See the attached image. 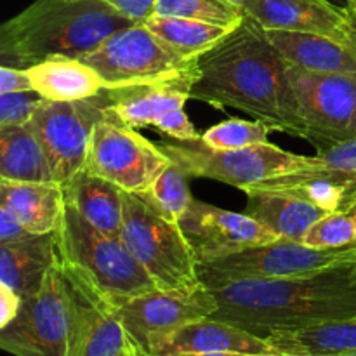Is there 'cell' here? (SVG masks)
Instances as JSON below:
<instances>
[{
	"instance_id": "1",
	"label": "cell",
	"mask_w": 356,
	"mask_h": 356,
	"mask_svg": "<svg viewBox=\"0 0 356 356\" xmlns=\"http://www.w3.org/2000/svg\"><path fill=\"white\" fill-rule=\"evenodd\" d=\"M191 99L216 110L235 108L271 131L308 141L289 65L270 44L263 26L247 14L225 40L198 58Z\"/></svg>"
},
{
	"instance_id": "2",
	"label": "cell",
	"mask_w": 356,
	"mask_h": 356,
	"mask_svg": "<svg viewBox=\"0 0 356 356\" xmlns=\"http://www.w3.org/2000/svg\"><path fill=\"white\" fill-rule=\"evenodd\" d=\"M218 301L211 318L266 337L356 316V263L280 280H238L209 287Z\"/></svg>"
},
{
	"instance_id": "3",
	"label": "cell",
	"mask_w": 356,
	"mask_h": 356,
	"mask_svg": "<svg viewBox=\"0 0 356 356\" xmlns=\"http://www.w3.org/2000/svg\"><path fill=\"white\" fill-rule=\"evenodd\" d=\"M132 23L101 0H35L2 24L0 58L23 70L56 56L80 59Z\"/></svg>"
},
{
	"instance_id": "4",
	"label": "cell",
	"mask_w": 356,
	"mask_h": 356,
	"mask_svg": "<svg viewBox=\"0 0 356 356\" xmlns=\"http://www.w3.org/2000/svg\"><path fill=\"white\" fill-rule=\"evenodd\" d=\"M54 238L59 261L86 275L115 305L156 289L120 236L90 226L66 204Z\"/></svg>"
},
{
	"instance_id": "5",
	"label": "cell",
	"mask_w": 356,
	"mask_h": 356,
	"mask_svg": "<svg viewBox=\"0 0 356 356\" xmlns=\"http://www.w3.org/2000/svg\"><path fill=\"white\" fill-rule=\"evenodd\" d=\"M122 242L156 289H188L202 284L198 259L176 222L155 211L141 195L124 191Z\"/></svg>"
},
{
	"instance_id": "6",
	"label": "cell",
	"mask_w": 356,
	"mask_h": 356,
	"mask_svg": "<svg viewBox=\"0 0 356 356\" xmlns=\"http://www.w3.org/2000/svg\"><path fill=\"white\" fill-rule=\"evenodd\" d=\"M188 176L219 181L245 191L273 177L308 169L313 156L296 155L280 146L264 143L242 149H214L198 141L156 143Z\"/></svg>"
},
{
	"instance_id": "7",
	"label": "cell",
	"mask_w": 356,
	"mask_h": 356,
	"mask_svg": "<svg viewBox=\"0 0 356 356\" xmlns=\"http://www.w3.org/2000/svg\"><path fill=\"white\" fill-rule=\"evenodd\" d=\"M350 263H353V247L322 250L296 240H277L211 263L198 264V273L207 287H216L238 280L302 277Z\"/></svg>"
},
{
	"instance_id": "8",
	"label": "cell",
	"mask_w": 356,
	"mask_h": 356,
	"mask_svg": "<svg viewBox=\"0 0 356 356\" xmlns=\"http://www.w3.org/2000/svg\"><path fill=\"white\" fill-rule=\"evenodd\" d=\"M72 302L56 263L33 296L23 298L17 315L0 329V346L14 356H68Z\"/></svg>"
},
{
	"instance_id": "9",
	"label": "cell",
	"mask_w": 356,
	"mask_h": 356,
	"mask_svg": "<svg viewBox=\"0 0 356 356\" xmlns=\"http://www.w3.org/2000/svg\"><path fill=\"white\" fill-rule=\"evenodd\" d=\"M169 163L170 159L156 143L104 115L92 129L83 169L117 184L122 191L143 195Z\"/></svg>"
},
{
	"instance_id": "10",
	"label": "cell",
	"mask_w": 356,
	"mask_h": 356,
	"mask_svg": "<svg viewBox=\"0 0 356 356\" xmlns=\"http://www.w3.org/2000/svg\"><path fill=\"white\" fill-rule=\"evenodd\" d=\"M289 79L318 152L356 138V73H318L289 66Z\"/></svg>"
},
{
	"instance_id": "11",
	"label": "cell",
	"mask_w": 356,
	"mask_h": 356,
	"mask_svg": "<svg viewBox=\"0 0 356 356\" xmlns=\"http://www.w3.org/2000/svg\"><path fill=\"white\" fill-rule=\"evenodd\" d=\"M61 268L72 302L68 356H141L146 353L125 330L117 305L79 270L63 263Z\"/></svg>"
},
{
	"instance_id": "12",
	"label": "cell",
	"mask_w": 356,
	"mask_h": 356,
	"mask_svg": "<svg viewBox=\"0 0 356 356\" xmlns=\"http://www.w3.org/2000/svg\"><path fill=\"white\" fill-rule=\"evenodd\" d=\"M103 118V92L80 101L47 99L33 115L30 125L59 184H66L83 170L90 134L94 125Z\"/></svg>"
},
{
	"instance_id": "13",
	"label": "cell",
	"mask_w": 356,
	"mask_h": 356,
	"mask_svg": "<svg viewBox=\"0 0 356 356\" xmlns=\"http://www.w3.org/2000/svg\"><path fill=\"white\" fill-rule=\"evenodd\" d=\"M80 59L99 73L106 89L149 82L190 63L172 54L145 23L115 31Z\"/></svg>"
},
{
	"instance_id": "14",
	"label": "cell",
	"mask_w": 356,
	"mask_h": 356,
	"mask_svg": "<svg viewBox=\"0 0 356 356\" xmlns=\"http://www.w3.org/2000/svg\"><path fill=\"white\" fill-rule=\"evenodd\" d=\"M117 309L129 336L146 351L155 337L174 332L191 322L211 318L218 312V301L202 282L188 289H155L120 302Z\"/></svg>"
},
{
	"instance_id": "15",
	"label": "cell",
	"mask_w": 356,
	"mask_h": 356,
	"mask_svg": "<svg viewBox=\"0 0 356 356\" xmlns=\"http://www.w3.org/2000/svg\"><path fill=\"white\" fill-rule=\"evenodd\" d=\"M179 226L197 256L198 264L280 240L245 212L225 211L195 198Z\"/></svg>"
},
{
	"instance_id": "16",
	"label": "cell",
	"mask_w": 356,
	"mask_h": 356,
	"mask_svg": "<svg viewBox=\"0 0 356 356\" xmlns=\"http://www.w3.org/2000/svg\"><path fill=\"white\" fill-rule=\"evenodd\" d=\"M198 79V59L149 82L104 89V115L132 129L156 127L167 113L184 108Z\"/></svg>"
},
{
	"instance_id": "17",
	"label": "cell",
	"mask_w": 356,
	"mask_h": 356,
	"mask_svg": "<svg viewBox=\"0 0 356 356\" xmlns=\"http://www.w3.org/2000/svg\"><path fill=\"white\" fill-rule=\"evenodd\" d=\"M146 353L149 356L184 353H240L252 356H280L266 337L249 332L216 318L191 322L174 332L155 337Z\"/></svg>"
},
{
	"instance_id": "18",
	"label": "cell",
	"mask_w": 356,
	"mask_h": 356,
	"mask_svg": "<svg viewBox=\"0 0 356 356\" xmlns=\"http://www.w3.org/2000/svg\"><path fill=\"white\" fill-rule=\"evenodd\" d=\"M245 14L266 30L309 31L343 42L348 9L327 0H249Z\"/></svg>"
},
{
	"instance_id": "19",
	"label": "cell",
	"mask_w": 356,
	"mask_h": 356,
	"mask_svg": "<svg viewBox=\"0 0 356 356\" xmlns=\"http://www.w3.org/2000/svg\"><path fill=\"white\" fill-rule=\"evenodd\" d=\"M263 30L289 66L318 73H356L353 52L336 38L309 31Z\"/></svg>"
},
{
	"instance_id": "20",
	"label": "cell",
	"mask_w": 356,
	"mask_h": 356,
	"mask_svg": "<svg viewBox=\"0 0 356 356\" xmlns=\"http://www.w3.org/2000/svg\"><path fill=\"white\" fill-rule=\"evenodd\" d=\"M59 261L54 233L26 235L0 245V284L13 289L21 298L33 296L45 277Z\"/></svg>"
},
{
	"instance_id": "21",
	"label": "cell",
	"mask_w": 356,
	"mask_h": 356,
	"mask_svg": "<svg viewBox=\"0 0 356 356\" xmlns=\"http://www.w3.org/2000/svg\"><path fill=\"white\" fill-rule=\"evenodd\" d=\"M0 207H6L30 235H49L56 232L65 209L63 184L0 179Z\"/></svg>"
},
{
	"instance_id": "22",
	"label": "cell",
	"mask_w": 356,
	"mask_h": 356,
	"mask_svg": "<svg viewBox=\"0 0 356 356\" xmlns=\"http://www.w3.org/2000/svg\"><path fill=\"white\" fill-rule=\"evenodd\" d=\"M63 193L65 204L83 221L108 235L120 236L124 222V191L117 184L83 169L63 184Z\"/></svg>"
},
{
	"instance_id": "23",
	"label": "cell",
	"mask_w": 356,
	"mask_h": 356,
	"mask_svg": "<svg viewBox=\"0 0 356 356\" xmlns=\"http://www.w3.org/2000/svg\"><path fill=\"white\" fill-rule=\"evenodd\" d=\"M245 193L249 197L245 214L257 219L280 240L301 242L306 232L318 219L329 214L323 209L291 197V195L266 191L256 186L245 190Z\"/></svg>"
},
{
	"instance_id": "24",
	"label": "cell",
	"mask_w": 356,
	"mask_h": 356,
	"mask_svg": "<svg viewBox=\"0 0 356 356\" xmlns=\"http://www.w3.org/2000/svg\"><path fill=\"white\" fill-rule=\"evenodd\" d=\"M33 89L49 101H80L106 89L99 73L79 58L56 56L26 68Z\"/></svg>"
},
{
	"instance_id": "25",
	"label": "cell",
	"mask_w": 356,
	"mask_h": 356,
	"mask_svg": "<svg viewBox=\"0 0 356 356\" xmlns=\"http://www.w3.org/2000/svg\"><path fill=\"white\" fill-rule=\"evenodd\" d=\"M280 356H343L356 353V316L266 336Z\"/></svg>"
},
{
	"instance_id": "26",
	"label": "cell",
	"mask_w": 356,
	"mask_h": 356,
	"mask_svg": "<svg viewBox=\"0 0 356 356\" xmlns=\"http://www.w3.org/2000/svg\"><path fill=\"white\" fill-rule=\"evenodd\" d=\"M0 179L58 183L51 162L30 124L0 127Z\"/></svg>"
},
{
	"instance_id": "27",
	"label": "cell",
	"mask_w": 356,
	"mask_h": 356,
	"mask_svg": "<svg viewBox=\"0 0 356 356\" xmlns=\"http://www.w3.org/2000/svg\"><path fill=\"white\" fill-rule=\"evenodd\" d=\"M145 24L172 54L183 61H195L214 49L235 30V28L219 26L204 21L155 16V14L149 16Z\"/></svg>"
},
{
	"instance_id": "28",
	"label": "cell",
	"mask_w": 356,
	"mask_h": 356,
	"mask_svg": "<svg viewBox=\"0 0 356 356\" xmlns=\"http://www.w3.org/2000/svg\"><path fill=\"white\" fill-rule=\"evenodd\" d=\"M256 188L291 195V197L316 205L327 212L341 211L348 195L346 184L341 183L334 174L318 169V167H308V169L298 170V172L273 177L270 181L256 184Z\"/></svg>"
},
{
	"instance_id": "29",
	"label": "cell",
	"mask_w": 356,
	"mask_h": 356,
	"mask_svg": "<svg viewBox=\"0 0 356 356\" xmlns=\"http://www.w3.org/2000/svg\"><path fill=\"white\" fill-rule=\"evenodd\" d=\"M188 177L190 176L176 162L170 160L169 165L156 177L152 188L146 193H143L141 197L159 214L169 219L170 222L179 225L181 219L184 218V214L190 209L191 202H193L190 186H188Z\"/></svg>"
},
{
	"instance_id": "30",
	"label": "cell",
	"mask_w": 356,
	"mask_h": 356,
	"mask_svg": "<svg viewBox=\"0 0 356 356\" xmlns=\"http://www.w3.org/2000/svg\"><path fill=\"white\" fill-rule=\"evenodd\" d=\"M153 14L186 17L226 28H236L245 19L243 7L236 6L232 0H159Z\"/></svg>"
},
{
	"instance_id": "31",
	"label": "cell",
	"mask_w": 356,
	"mask_h": 356,
	"mask_svg": "<svg viewBox=\"0 0 356 356\" xmlns=\"http://www.w3.org/2000/svg\"><path fill=\"white\" fill-rule=\"evenodd\" d=\"M271 129L257 120L228 118L202 134V143L214 149H242L249 146L264 145Z\"/></svg>"
},
{
	"instance_id": "32",
	"label": "cell",
	"mask_w": 356,
	"mask_h": 356,
	"mask_svg": "<svg viewBox=\"0 0 356 356\" xmlns=\"http://www.w3.org/2000/svg\"><path fill=\"white\" fill-rule=\"evenodd\" d=\"M301 242L322 250L356 247V219L346 211L329 212L306 232Z\"/></svg>"
},
{
	"instance_id": "33",
	"label": "cell",
	"mask_w": 356,
	"mask_h": 356,
	"mask_svg": "<svg viewBox=\"0 0 356 356\" xmlns=\"http://www.w3.org/2000/svg\"><path fill=\"white\" fill-rule=\"evenodd\" d=\"M47 101L37 90L0 94V127L26 125L37 113L38 108Z\"/></svg>"
},
{
	"instance_id": "34",
	"label": "cell",
	"mask_w": 356,
	"mask_h": 356,
	"mask_svg": "<svg viewBox=\"0 0 356 356\" xmlns=\"http://www.w3.org/2000/svg\"><path fill=\"white\" fill-rule=\"evenodd\" d=\"M155 129H159L162 134L172 138L174 141L191 143V141H198V139L202 138V134H198L195 125L191 124V120L188 118L184 108L167 113L165 117L156 124Z\"/></svg>"
},
{
	"instance_id": "35",
	"label": "cell",
	"mask_w": 356,
	"mask_h": 356,
	"mask_svg": "<svg viewBox=\"0 0 356 356\" xmlns=\"http://www.w3.org/2000/svg\"><path fill=\"white\" fill-rule=\"evenodd\" d=\"M101 2L108 3L117 13H120L122 16L134 21V23H145L153 14V9H155L159 0H101Z\"/></svg>"
},
{
	"instance_id": "36",
	"label": "cell",
	"mask_w": 356,
	"mask_h": 356,
	"mask_svg": "<svg viewBox=\"0 0 356 356\" xmlns=\"http://www.w3.org/2000/svg\"><path fill=\"white\" fill-rule=\"evenodd\" d=\"M35 90L30 75L23 68L0 65V94Z\"/></svg>"
},
{
	"instance_id": "37",
	"label": "cell",
	"mask_w": 356,
	"mask_h": 356,
	"mask_svg": "<svg viewBox=\"0 0 356 356\" xmlns=\"http://www.w3.org/2000/svg\"><path fill=\"white\" fill-rule=\"evenodd\" d=\"M26 235H30V233L21 226V222L6 207H0V245L16 242Z\"/></svg>"
},
{
	"instance_id": "38",
	"label": "cell",
	"mask_w": 356,
	"mask_h": 356,
	"mask_svg": "<svg viewBox=\"0 0 356 356\" xmlns=\"http://www.w3.org/2000/svg\"><path fill=\"white\" fill-rule=\"evenodd\" d=\"M21 301H23V298L19 294H16L7 285L0 284V329L6 327L17 315Z\"/></svg>"
},
{
	"instance_id": "39",
	"label": "cell",
	"mask_w": 356,
	"mask_h": 356,
	"mask_svg": "<svg viewBox=\"0 0 356 356\" xmlns=\"http://www.w3.org/2000/svg\"><path fill=\"white\" fill-rule=\"evenodd\" d=\"M343 44L353 52V56L356 58V16L350 9H348V23L346 28H344Z\"/></svg>"
},
{
	"instance_id": "40",
	"label": "cell",
	"mask_w": 356,
	"mask_h": 356,
	"mask_svg": "<svg viewBox=\"0 0 356 356\" xmlns=\"http://www.w3.org/2000/svg\"><path fill=\"white\" fill-rule=\"evenodd\" d=\"M163 356H252L240 353H184V355H163Z\"/></svg>"
},
{
	"instance_id": "41",
	"label": "cell",
	"mask_w": 356,
	"mask_h": 356,
	"mask_svg": "<svg viewBox=\"0 0 356 356\" xmlns=\"http://www.w3.org/2000/svg\"><path fill=\"white\" fill-rule=\"evenodd\" d=\"M356 200V184L353 188H350V191H348V195H346V200H344V204H343V209H341V211H344V209L348 207V205L351 204V202H355Z\"/></svg>"
},
{
	"instance_id": "42",
	"label": "cell",
	"mask_w": 356,
	"mask_h": 356,
	"mask_svg": "<svg viewBox=\"0 0 356 356\" xmlns=\"http://www.w3.org/2000/svg\"><path fill=\"white\" fill-rule=\"evenodd\" d=\"M327 2L334 3V6L341 7V9H348V6H350L351 0H327Z\"/></svg>"
},
{
	"instance_id": "43",
	"label": "cell",
	"mask_w": 356,
	"mask_h": 356,
	"mask_svg": "<svg viewBox=\"0 0 356 356\" xmlns=\"http://www.w3.org/2000/svg\"><path fill=\"white\" fill-rule=\"evenodd\" d=\"M344 211L350 212V214H353V218L356 219V200H355V202H351V204L348 205V207L344 209Z\"/></svg>"
},
{
	"instance_id": "44",
	"label": "cell",
	"mask_w": 356,
	"mask_h": 356,
	"mask_svg": "<svg viewBox=\"0 0 356 356\" xmlns=\"http://www.w3.org/2000/svg\"><path fill=\"white\" fill-rule=\"evenodd\" d=\"M348 9H350L351 13H353L355 16H356V0H351V2H350V6H348Z\"/></svg>"
},
{
	"instance_id": "45",
	"label": "cell",
	"mask_w": 356,
	"mask_h": 356,
	"mask_svg": "<svg viewBox=\"0 0 356 356\" xmlns=\"http://www.w3.org/2000/svg\"><path fill=\"white\" fill-rule=\"evenodd\" d=\"M233 3H236V6H240V7H245V3L249 2V0H232Z\"/></svg>"
},
{
	"instance_id": "46",
	"label": "cell",
	"mask_w": 356,
	"mask_h": 356,
	"mask_svg": "<svg viewBox=\"0 0 356 356\" xmlns=\"http://www.w3.org/2000/svg\"><path fill=\"white\" fill-rule=\"evenodd\" d=\"M353 263H356V247H353Z\"/></svg>"
},
{
	"instance_id": "47",
	"label": "cell",
	"mask_w": 356,
	"mask_h": 356,
	"mask_svg": "<svg viewBox=\"0 0 356 356\" xmlns=\"http://www.w3.org/2000/svg\"><path fill=\"white\" fill-rule=\"evenodd\" d=\"M343 356H356V353H351V355H343Z\"/></svg>"
},
{
	"instance_id": "48",
	"label": "cell",
	"mask_w": 356,
	"mask_h": 356,
	"mask_svg": "<svg viewBox=\"0 0 356 356\" xmlns=\"http://www.w3.org/2000/svg\"><path fill=\"white\" fill-rule=\"evenodd\" d=\"M143 356H149V355H148V353H145V355H143Z\"/></svg>"
},
{
	"instance_id": "49",
	"label": "cell",
	"mask_w": 356,
	"mask_h": 356,
	"mask_svg": "<svg viewBox=\"0 0 356 356\" xmlns=\"http://www.w3.org/2000/svg\"><path fill=\"white\" fill-rule=\"evenodd\" d=\"M143 355H145V353H143ZM143 355H141V356H143Z\"/></svg>"
}]
</instances>
